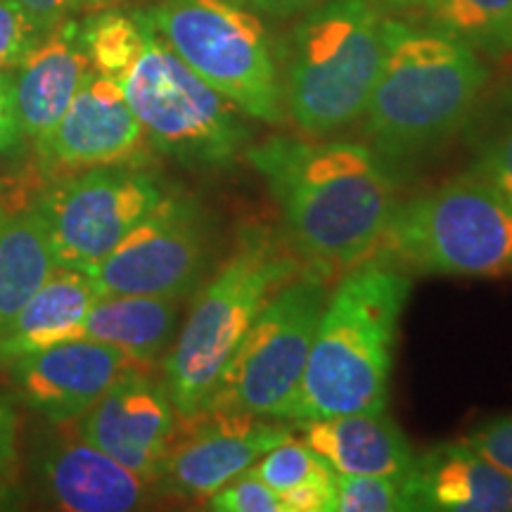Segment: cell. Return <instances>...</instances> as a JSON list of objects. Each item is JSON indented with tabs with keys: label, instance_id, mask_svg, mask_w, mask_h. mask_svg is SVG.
I'll list each match as a JSON object with an SVG mask.
<instances>
[{
	"label": "cell",
	"instance_id": "4fadbf2b",
	"mask_svg": "<svg viewBox=\"0 0 512 512\" xmlns=\"http://www.w3.org/2000/svg\"><path fill=\"white\" fill-rule=\"evenodd\" d=\"M178 415L164 380L150 366L128 370L79 418V437L145 482H157Z\"/></svg>",
	"mask_w": 512,
	"mask_h": 512
},
{
	"label": "cell",
	"instance_id": "f1b7e54d",
	"mask_svg": "<svg viewBox=\"0 0 512 512\" xmlns=\"http://www.w3.org/2000/svg\"><path fill=\"white\" fill-rule=\"evenodd\" d=\"M278 496L285 505V512H335L337 472L325 465L306 482L280 491Z\"/></svg>",
	"mask_w": 512,
	"mask_h": 512
},
{
	"label": "cell",
	"instance_id": "f546056e",
	"mask_svg": "<svg viewBox=\"0 0 512 512\" xmlns=\"http://www.w3.org/2000/svg\"><path fill=\"white\" fill-rule=\"evenodd\" d=\"M465 441L512 477V413L484 422Z\"/></svg>",
	"mask_w": 512,
	"mask_h": 512
},
{
	"label": "cell",
	"instance_id": "30bf717a",
	"mask_svg": "<svg viewBox=\"0 0 512 512\" xmlns=\"http://www.w3.org/2000/svg\"><path fill=\"white\" fill-rule=\"evenodd\" d=\"M214 230L200 202L166 192L105 259L83 266L98 297L143 294L183 299L209 271Z\"/></svg>",
	"mask_w": 512,
	"mask_h": 512
},
{
	"label": "cell",
	"instance_id": "ac0fdd59",
	"mask_svg": "<svg viewBox=\"0 0 512 512\" xmlns=\"http://www.w3.org/2000/svg\"><path fill=\"white\" fill-rule=\"evenodd\" d=\"M41 475L50 498L69 512L136 510L150 484L81 437L53 441L41 456Z\"/></svg>",
	"mask_w": 512,
	"mask_h": 512
},
{
	"label": "cell",
	"instance_id": "277c9868",
	"mask_svg": "<svg viewBox=\"0 0 512 512\" xmlns=\"http://www.w3.org/2000/svg\"><path fill=\"white\" fill-rule=\"evenodd\" d=\"M299 273H304L299 259L290 256L271 228L240 230L238 245L195 297L164 358V384L181 418L207 406L256 316Z\"/></svg>",
	"mask_w": 512,
	"mask_h": 512
},
{
	"label": "cell",
	"instance_id": "8fae6325",
	"mask_svg": "<svg viewBox=\"0 0 512 512\" xmlns=\"http://www.w3.org/2000/svg\"><path fill=\"white\" fill-rule=\"evenodd\" d=\"M157 174L133 162L93 166L62 178L38 200L60 266L105 259L164 200Z\"/></svg>",
	"mask_w": 512,
	"mask_h": 512
},
{
	"label": "cell",
	"instance_id": "9c48e42d",
	"mask_svg": "<svg viewBox=\"0 0 512 512\" xmlns=\"http://www.w3.org/2000/svg\"><path fill=\"white\" fill-rule=\"evenodd\" d=\"M325 302V275L309 268L280 287L230 356L204 408L287 420Z\"/></svg>",
	"mask_w": 512,
	"mask_h": 512
},
{
	"label": "cell",
	"instance_id": "d6a6232c",
	"mask_svg": "<svg viewBox=\"0 0 512 512\" xmlns=\"http://www.w3.org/2000/svg\"><path fill=\"white\" fill-rule=\"evenodd\" d=\"M17 427L19 420L15 406L5 396H0V482L10 475L17 460Z\"/></svg>",
	"mask_w": 512,
	"mask_h": 512
},
{
	"label": "cell",
	"instance_id": "1f68e13d",
	"mask_svg": "<svg viewBox=\"0 0 512 512\" xmlns=\"http://www.w3.org/2000/svg\"><path fill=\"white\" fill-rule=\"evenodd\" d=\"M15 98H12V76L0 69V155H10L22 143Z\"/></svg>",
	"mask_w": 512,
	"mask_h": 512
},
{
	"label": "cell",
	"instance_id": "7a4b0ae2",
	"mask_svg": "<svg viewBox=\"0 0 512 512\" xmlns=\"http://www.w3.org/2000/svg\"><path fill=\"white\" fill-rule=\"evenodd\" d=\"M489 83L482 55L432 24L384 19V55L366 136L392 169L439 150L475 119Z\"/></svg>",
	"mask_w": 512,
	"mask_h": 512
},
{
	"label": "cell",
	"instance_id": "5bb4252c",
	"mask_svg": "<svg viewBox=\"0 0 512 512\" xmlns=\"http://www.w3.org/2000/svg\"><path fill=\"white\" fill-rule=\"evenodd\" d=\"M143 145V126L121 86L91 67L57 126L36 143V155L50 171L76 174L93 166L133 162Z\"/></svg>",
	"mask_w": 512,
	"mask_h": 512
},
{
	"label": "cell",
	"instance_id": "7c38bea8",
	"mask_svg": "<svg viewBox=\"0 0 512 512\" xmlns=\"http://www.w3.org/2000/svg\"><path fill=\"white\" fill-rule=\"evenodd\" d=\"M290 432L273 418L202 408L178 420L157 484L176 496L207 501L235 477L245 475Z\"/></svg>",
	"mask_w": 512,
	"mask_h": 512
},
{
	"label": "cell",
	"instance_id": "ffe728a7",
	"mask_svg": "<svg viewBox=\"0 0 512 512\" xmlns=\"http://www.w3.org/2000/svg\"><path fill=\"white\" fill-rule=\"evenodd\" d=\"M98 292L81 268L60 266L0 332V363L81 337Z\"/></svg>",
	"mask_w": 512,
	"mask_h": 512
},
{
	"label": "cell",
	"instance_id": "3957f363",
	"mask_svg": "<svg viewBox=\"0 0 512 512\" xmlns=\"http://www.w3.org/2000/svg\"><path fill=\"white\" fill-rule=\"evenodd\" d=\"M413 283L389 259L349 268L328 294L287 422L384 411Z\"/></svg>",
	"mask_w": 512,
	"mask_h": 512
},
{
	"label": "cell",
	"instance_id": "e0dca14e",
	"mask_svg": "<svg viewBox=\"0 0 512 512\" xmlns=\"http://www.w3.org/2000/svg\"><path fill=\"white\" fill-rule=\"evenodd\" d=\"M91 72L81 43V22L64 19L38 38L12 76V98L22 136L41 143L67 112L81 81Z\"/></svg>",
	"mask_w": 512,
	"mask_h": 512
},
{
	"label": "cell",
	"instance_id": "8992f818",
	"mask_svg": "<svg viewBox=\"0 0 512 512\" xmlns=\"http://www.w3.org/2000/svg\"><path fill=\"white\" fill-rule=\"evenodd\" d=\"M143 17V31L112 76L157 152L192 171H226L252 143L245 114L166 46Z\"/></svg>",
	"mask_w": 512,
	"mask_h": 512
},
{
	"label": "cell",
	"instance_id": "d6986e66",
	"mask_svg": "<svg viewBox=\"0 0 512 512\" xmlns=\"http://www.w3.org/2000/svg\"><path fill=\"white\" fill-rule=\"evenodd\" d=\"M299 439L337 475L399 477L411 472L415 451L392 415L384 411L344 413L294 422Z\"/></svg>",
	"mask_w": 512,
	"mask_h": 512
},
{
	"label": "cell",
	"instance_id": "9a60e30c",
	"mask_svg": "<svg viewBox=\"0 0 512 512\" xmlns=\"http://www.w3.org/2000/svg\"><path fill=\"white\" fill-rule=\"evenodd\" d=\"M143 366L119 349L91 337H76L19 356L10 377L19 399L48 422L79 420L121 375ZM152 368V366H150Z\"/></svg>",
	"mask_w": 512,
	"mask_h": 512
},
{
	"label": "cell",
	"instance_id": "6da1fadb",
	"mask_svg": "<svg viewBox=\"0 0 512 512\" xmlns=\"http://www.w3.org/2000/svg\"><path fill=\"white\" fill-rule=\"evenodd\" d=\"M247 162L283 214L287 242L309 271L347 273L382 247L396 209L392 169L370 145L271 136L249 143Z\"/></svg>",
	"mask_w": 512,
	"mask_h": 512
},
{
	"label": "cell",
	"instance_id": "484cf974",
	"mask_svg": "<svg viewBox=\"0 0 512 512\" xmlns=\"http://www.w3.org/2000/svg\"><path fill=\"white\" fill-rule=\"evenodd\" d=\"M339 512H408L406 486L399 477L337 475Z\"/></svg>",
	"mask_w": 512,
	"mask_h": 512
},
{
	"label": "cell",
	"instance_id": "52a82bcc",
	"mask_svg": "<svg viewBox=\"0 0 512 512\" xmlns=\"http://www.w3.org/2000/svg\"><path fill=\"white\" fill-rule=\"evenodd\" d=\"M399 268L451 278L512 273V207L470 171L396 204L384 233Z\"/></svg>",
	"mask_w": 512,
	"mask_h": 512
},
{
	"label": "cell",
	"instance_id": "ba28073f",
	"mask_svg": "<svg viewBox=\"0 0 512 512\" xmlns=\"http://www.w3.org/2000/svg\"><path fill=\"white\" fill-rule=\"evenodd\" d=\"M143 15L166 46L245 117L283 124V74L256 12L235 0H157Z\"/></svg>",
	"mask_w": 512,
	"mask_h": 512
},
{
	"label": "cell",
	"instance_id": "4dcf8cb0",
	"mask_svg": "<svg viewBox=\"0 0 512 512\" xmlns=\"http://www.w3.org/2000/svg\"><path fill=\"white\" fill-rule=\"evenodd\" d=\"M15 3L34 24L38 36H46L48 31L60 27L79 8V0H15Z\"/></svg>",
	"mask_w": 512,
	"mask_h": 512
},
{
	"label": "cell",
	"instance_id": "5b68a950",
	"mask_svg": "<svg viewBox=\"0 0 512 512\" xmlns=\"http://www.w3.org/2000/svg\"><path fill=\"white\" fill-rule=\"evenodd\" d=\"M384 19L370 0H323L299 19L285 53L283 102L302 136H335L363 117L384 55Z\"/></svg>",
	"mask_w": 512,
	"mask_h": 512
},
{
	"label": "cell",
	"instance_id": "cb8c5ba5",
	"mask_svg": "<svg viewBox=\"0 0 512 512\" xmlns=\"http://www.w3.org/2000/svg\"><path fill=\"white\" fill-rule=\"evenodd\" d=\"M467 171L512 207V88L477 128Z\"/></svg>",
	"mask_w": 512,
	"mask_h": 512
},
{
	"label": "cell",
	"instance_id": "e575fe53",
	"mask_svg": "<svg viewBox=\"0 0 512 512\" xmlns=\"http://www.w3.org/2000/svg\"><path fill=\"white\" fill-rule=\"evenodd\" d=\"M370 3L377 5L382 12H403V10L420 8L422 0H370Z\"/></svg>",
	"mask_w": 512,
	"mask_h": 512
},
{
	"label": "cell",
	"instance_id": "603a6c76",
	"mask_svg": "<svg viewBox=\"0 0 512 512\" xmlns=\"http://www.w3.org/2000/svg\"><path fill=\"white\" fill-rule=\"evenodd\" d=\"M432 27L446 31L479 55H512V0H422Z\"/></svg>",
	"mask_w": 512,
	"mask_h": 512
},
{
	"label": "cell",
	"instance_id": "836d02e7",
	"mask_svg": "<svg viewBox=\"0 0 512 512\" xmlns=\"http://www.w3.org/2000/svg\"><path fill=\"white\" fill-rule=\"evenodd\" d=\"M242 8L256 12V15H268V17H292V15H304L306 10H311L313 5L323 3V0H235Z\"/></svg>",
	"mask_w": 512,
	"mask_h": 512
},
{
	"label": "cell",
	"instance_id": "8d00e7d4",
	"mask_svg": "<svg viewBox=\"0 0 512 512\" xmlns=\"http://www.w3.org/2000/svg\"><path fill=\"white\" fill-rule=\"evenodd\" d=\"M0 216H3V209H0Z\"/></svg>",
	"mask_w": 512,
	"mask_h": 512
},
{
	"label": "cell",
	"instance_id": "7402d4cb",
	"mask_svg": "<svg viewBox=\"0 0 512 512\" xmlns=\"http://www.w3.org/2000/svg\"><path fill=\"white\" fill-rule=\"evenodd\" d=\"M60 268L38 204L0 216V332Z\"/></svg>",
	"mask_w": 512,
	"mask_h": 512
},
{
	"label": "cell",
	"instance_id": "44dd1931",
	"mask_svg": "<svg viewBox=\"0 0 512 512\" xmlns=\"http://www.w3.org/2000/svg\"><path fill=\"white\" fill-rule=\"evenodd\" d=\"M181 299L110 294L98 297L88 311L81 337L98 339L143 366H152L174 344Z\"/></svg>",
	"mask_w": 512,
	"mask_h": 512
},
{
	"label": "cell",
	"instance_id": "83f0119b",
	"mask_svg": "<svg viewBox=\"0 0 512 512\" xmlns=\"http://www.w3.org/2000/svg\"><path fill=\"white\" fill-rule=\"evenodd\" d=\"M38 38L34 24L15 0H0V69L17 67Z\"/></svg>",
	"mask_w": 512,
	"mask_h": 512
},
{
	"label": "cell",
	"instance_id": "d590c367",
	"mask_svg": "<svg viewBox=\"0 0 512 512\" xmlns=\"http://www.w3.org/2000/svg\"><path fill=\"white\" fill-rule=\"evenodd\" d=\"M119 3H128V0H79V8H110Z\"/></svg>",
	"mask_w": 512,
	"mask_h": 512
},
{
	"label": "cell",
	"instance_id": "2e32d148",
	"mask_svg": "<svg viewBox=\"0 0 512 512\" xmlns=\"http://www.w3.org/2000/svg\"><path fill=\"white\" fill-rule=\"evenodd\" d=\"M403 486L408 510L512 512V477L465 439L415 456Z\"/></svg>",
	"mask_w": 512,
	"mask_h": 512
},
{
	"label": "cell",
	"instance_id": "4316f807",
	"mask_svg": "<svg viewBox=\"0 0 512 512\" xmlns=\"http://www.w3.org/2000/svg\"><path fill=\"white\" fill-rule=\"evenodd\" d=\"M207 510L216 512H285L278 491L249 475L235 477L207 498Z\"/></svg>",
	"mask_w": 512,
	"mask_h": 512
},
{
	"label": "cell",
	"instance_id": "d4e9b609",
	"mask_svg": "<svg viewBox=\"0 0 512 512\" xmlns=\"http://www.w3.org/2000/svg\"><path fill=\"white\" fill-rule=\"evenodd\" d=\"M325 465L328 463L316 451H311L302 439L292 437L290 432V437L275 444L271 451H266L247 472L280 494V491L306 482Z\"/></svg>",
	"mask_w": 512,
	"mask_h": 512
}]
</instances>
